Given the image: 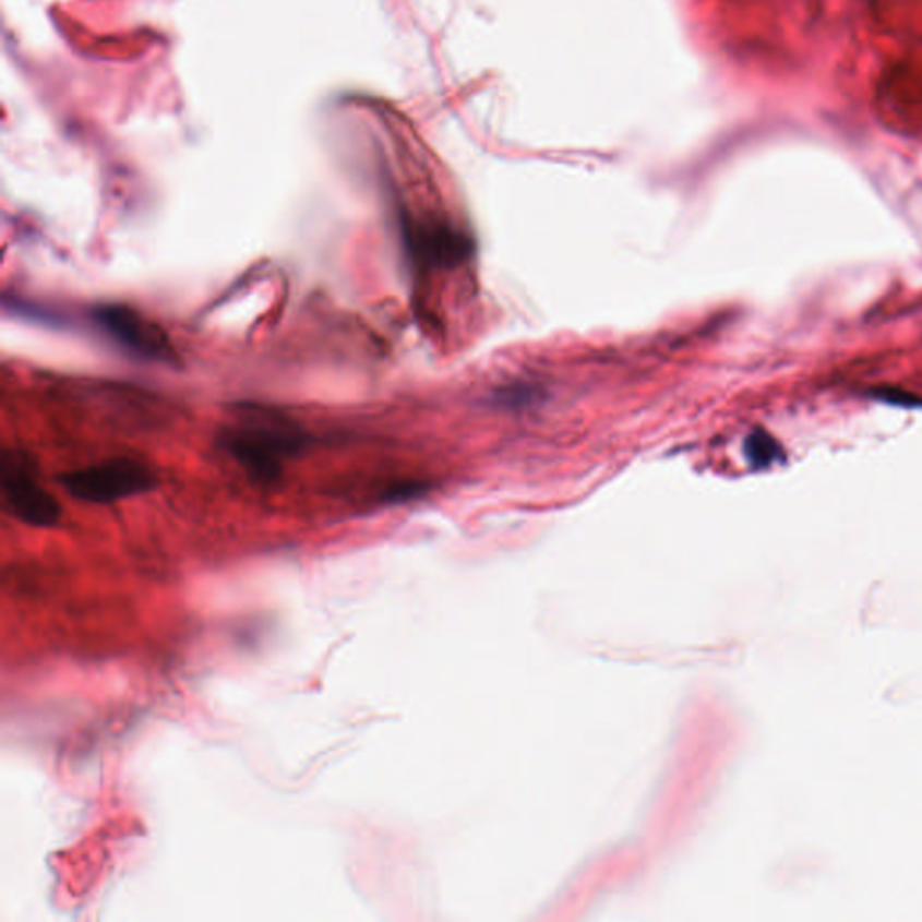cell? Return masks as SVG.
<instances>
[{"instance_id": "52a82bcc", "label": "cell", "mask_w": 922, "mask_h": 922, "mask_svg": "<svg viewBox=\"0 0 922 922\" xmlns=\"http://www.w3.org/2000/svg\"><path fill=\"white\" fill-rule=\"evenodd\" d=\"M876 398L885 400V403L899 404V406H921V398L915 395H910L907 392H899V390H876L874 392Z\"/></svg>"}, {"instance_id": "3957f363", "label": "cell", "mask_w": 922, "mask_h": 922, "mask_svg": "<svg viewBox=\"0 0 922 922\" xmlns=\"http://www.w3.org/2000/svg\"><path fill=\"white\" fill-rule=\"evenodd\" d=\"M96 325L132 356L160 364H176L177 351L157 323L124 304H104L94 312Z\"/></svg>"}, {"instance_id": "5b68a950", "label": "cell", "mask_w": 922, "mask_h": 922, "mask_svg": "<svg viewBox=\"0 0 922 922\" xmlns=\"http://www.w3.org/2000/svg\"><path fill=\"white\" fill-rule=\"evenodd\" d=\"M415 253L420 254L428 262H447L456 260L459 254L467 251L464 238L456 232H448L445 229H418L409 235Z\"/></svg>"}, {"instance_id": "8992f818", "label": "cell", "mask_w": 922, "mask_h": 922, "mask_svg": "<svg viewBox=\"0 0 922 922\" xmlns=\"http://www.w3.org/2000/svg\"><path fill=\"white\" fill-rule=\"evenodd\" d=\"M744 453L753 467L764 469L782 458L783 451L780 443L774 436H769L766 431H753L744 443Z\"/></svg>"}, {"instance_id": "277c9868", "label": "cell", "mask_w": 922, "mask_h": 922, "mask_svg": "<svg viewBox=\"0 0 922 922\" xmlns=\"http://www.w3.org/2000/svg\"><path fill=\"white\" fill-rule=\"evenodd\" d=\"M0 489L11 516L35 528H51L62 516L58 501L15 453L5 451L0 464Z\"/></svg>"}, {"instance_id": "7a4b0ae2", "label": "cell", "mask_w": 922, "mask_h": 922, "mask_svg": "<svg viewBox=\"0 0 922 922\" xmlns=\"http://www.w3.org/2000/svg\"><path fill=\"white\" fill-rule=\"evenodd\" d=\"M60 484L76 500L109 505L145 494L157 484L154 470L140 459L113 458L60 476Z\"/></svg>"}, {"instance_id": "6da1fadb", "label": "cell", "mask_w": 922, "mask_h": 922, "mask_svg": "<svg viewBox=\"0 0 922 922\" xmlns=\"http://www.w3.org/2000/svg\"><path fill=\"white\" fill-rule=\"evenodd\" d=\"M221 447L260 483L278 480L287 459L301 453L309 439L290 418L263 407H243L237 422L220 434Z\"/></svg>"}]
</instances>
